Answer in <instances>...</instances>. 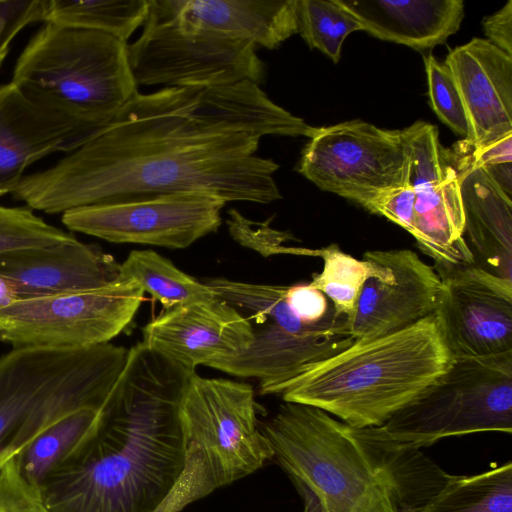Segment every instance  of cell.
<instances>
[{
    "instance_id": "obj_1",
    "label": "cell",
    "mask_w": 512,
    "mask_h": 512,
    "mask_svg": "<svg viewBox=\"0 0 512 512\" xmlns=\"http://www.w3.org/2000/svg\"><path fill=\"white\" fill-rule=\"evenodd\" d=\"M316 130L253 82L137 92L57 163L25 175L10 195L48 214L175 193L269 204L282 198L273 177L279 165L257 155L260 139L311 138Z\"/></svg>"
},
{
    "instance_id": "obj_2",
    "label": "cell",
    "mask_w": 512,
    "mask_h": 512,
    "mask_svg": "<svg viewBox=\"0 0 512 512\" xmlns=\"http://www.w3.org/2000/svg\"><path fill=\"white\" fill-rule=\"evenodd\" d=\"M192 374L142 342L129 348L96 433L38 487L48 512H157L184 467Z\"/></svg>"
},
{
    "instance_id": "obj_3",
    "label": "cell",
    "mask_w": 512,
    "mask_h": 512,
    "mask_svg": "<svg viewBox=\"0 0 512 512\" xmlns=\"http://www.w3.org/2000/svg\"><path fill=\"white\" fill-rule=\"evenodd\" d=\"M438 313L351 346L291 380L284 402L319 408L353 428L380 427L452 364Z\"/></svg>"
},
{
    "instance_id": "obj_4",
    "label": "cell",
    "mask_w": 512,
    "mask_h": 512,
    "mask_svg": "<svg viewBox=\"0 0 512 512\" xmlns=\"http://www.w3.org/2000/svg\"><path fill=\"white\" fill-rule=\"evenodd\" d=\"M260 427L303 498V512H400L384 469L355 428L294 402Z\"/></svg>"
},
{
    "instance_id": "obj_5",
    "label": "cell",
    "mask_w": 512,
    "mask_h": 512,
    "mask_svg": "<svg viewBox=\"0 0 512 512\" xmlns=\"http://www.w3.org/2000/svg\"><path fill=\"white\" fill-rule=\"evenodd\" d=\"M11 81L39 105L97 128L138 92L126 42L50 22L18 56Z\"/></svg>"
},
{
    "instance_id": "obj_6",
    "label": "cell",
    "mask_w": 512,
    "mask_h": 512,
    "mask_svg": "<svg viewBox=\"0 0 512 512\" xmlns=\"http://www.w3.org/2000/svg\"><path fill=\"white\" fill-rule=\"evenodd\" d=\"M179 420L184 467L157 512H180L273 458L248 383L193 373L181 398Z\"/></svg>"
},
{
    "instance_id": "obj_7",
    "label": "cell",
    "mask_w": 512,
    "mask_h": 512,
    "mask_svg": "<svg viewBox=\"0 0 512 512\" xmlns=\"http://www.w3.org/2000/svg\"><path fill=\"white\" fill-rule=\"evenodd\" d=\"M205 284L220 299L248 313L253 325L249 347L207 366L256 378L262 395L280 394L291 380L345 350L355 341L349 320L335 314L322 321L302 318L287 299L288 285L255 284L222 277Z\"/></svg>"
},
{
    "instance_id": "obj_8",
    "label": "cell",
    "mask_w": 512,
    "mask_h": 512,
    "mask_svg": "<svg viewBox=\"0 0 512 512\" xmlns=\"http://www.w3.org/2000/svg\"><path fill=\"white\" fill-rule=\"evenodd\" d=\"M382 432L412 448L477 432H512V352L454 355L447 371L398 411Z\"/></svg>"
},
{
    "instance_id": "obj_9",
    "label": "cell",
    "mask_w": 512,
    "mask_h": 512,
    "mask_svg": "<svg viewBox=\"0 0 512 512\" xmlns=\"http://www.w3.org/2000/svg\"><path fill=\"white\" fill-rule=\"evenodd\" d=\"M255 47L182 23L169 0H148L142 33L127 44V54L137 86L260 85L266 73Z\"/></svg>"
},
{
    "instance_id": "obj_10",
    "label": "cell",
    "mask_w": 512,
    "mask_h": 512,
    "mask_svg": "<svg viewBox=\"0 0 512 512\" xmlns=\"http://www.w3.org/2000/svg\"><path fill=\"white\" fill-rule=\"evenodd\" d=\"M144 296L132 280L27 299L0 308V341L13 348H85L109 343L132 322Z\"/></svg>"
},
{
    "instance_id": "obj_11",
    "label": "cell",
    "mask_w": 512,
    "mask_h": 512,
    "mask_svg": "<svg viewBox=\"0 0 512 512\" xmlns=\"http://www.w3.org/2000/svg\"><path fill=\"white\" fill-rule=\"evenodd\" d=\"M297 170L321 190L366 209L382 192L407 183L408 158L400 130L351 120L318 127Z\"/></svg>"
},
{
    "instance_id": "obj_12",
    "label": "cell",
    "mask_w": 512,
    "mask_h": 512,
    "mask_svg": "<svg viewBox=\"0 0 512 512\" xmlns=\"http://www.w3.org/2000/svg\"><path fill=\"white\" fill-rule=\"evenodd\" d=\"M225 204L206 194H165L72 209L61 221L71 231L112 243L182 249L217 231Z\"/></svg>"
},
{
    "instance_id": "obj_13",
    "label": "cell",
    "mask_w": 512,
    "mask_h": 512,
    "mask_svg": "<svg viewBox=\"0 0 512 512\" xmlns=\"http://www.w3.org/2000/svg\"><path fill=\"white\" fill-rule=\"evenodd\" d=\"M439 275L443 289L437 313L453 355L512 352V281L475 264Z\"/></svg>"
},
{
    "instance_id": "obj_14",
    "label": "cell",
    "mask_w": 512,
    "mask_h": 512,
    "mask_svg": "<svg viewBox=\"0 0 512 512\" xmlns=\"http://www.w3.org/2000/svg\"><path fill=\"white\" fill-rule=\"evenodd\" d=\"M385 272L368 278L349 322L355 340L395 333L435 314L442 295L436 269L409 249L375 250Z\"/></svg>"
},
{
    "instance_id": "obj_15",
    "label": "cell",
    "mask_w": 512,
    "mask_h": 512,
    "mask_svg": "<svg viewBox=\"0 0 512 512\" xmlns=\"http://www.w3.org/2000/svg\"><path fill=\"white\" fill-rule=\"evenodd\" d=\"M103 344L85 348H12L0 356V466L24 430Z\"/></svg>"
},
{
    "instance_id": "obj_16",
    "label": "cell",
    "mask_w": 512,
    "mask_h": 512,
    "mask_svg": "<svg viewBox=\"0 0 512 512\" xmlns=\"http://www.w3.org/2000/svg\"><path fill=\"white\" fill-rule=\"evenodd\" d=\"M152 351L195 373L198 366L247 349L252 322L217 296L165 310L142 329Z\"/></svg>"
},
{
    "instance_id": "obj_17",
    "label": "cell",
    "mask_w": 512,
    "mask_h": 512,
    "mask_svg": "<svg viewBox=\"0 0 512 512\" xmlns=\"http://www.w3.org/2000/svg\"><path fill=\"white\" fill-rule=\"evenodd\" d=\"M97 129L39 105L12 81L0 85V197L10 195L30 165L74 150Z\"/></svg>"
},
{
    "instance_id": "obj_18",
    "label": "cell",
    "mask_w": 512,
    "mask_h": 512,
    "mask_svg": "<svg viewBox=\"0 0 512 512\" xmlns=\"http://www.w3.org/2000/svg\"><path fill=\"white\" fill-rule=\"evenodd\" d=\"M120 265L99 247L75 238L0 253V279L17 300L27 299L104 287L119 279Z\"/></svg>"
},
{
    "instance_id": "obj_19",
    "label": "cell",
    "mask_w": 512,
    "mask_h": 512,
    "mask_svg": "<svg viewBox=\"0 0 512 512\" xmlns=\"http://www.w3.org/2000/svg\"><path fill=\"white\" fill-rule=\"evenodd\" d=\"M469 125L466 148H481L512 133V57L486 39L451 50L444 62Z\"/></svg>"
},
{
    "instance_id": "obj_20",
    "label": "cell",
    "mask_w": 512,
    "mask_h": 512,
    "mask_svg": "<svg viewBox=\"0 0 512 512\" xmlns=\"http://www.w3.org/2000/svg\"><path fill=\"white\" fill-rule=\"evenodd\" d=\"M457 169L464 211V238L474 264L512 281V201L478 167L461 160Z\"/></svg>"
},
{
    "instance_id": "obj_21",
    "label": "cell",
    "mask_w": 512,
    "mask_h": 512,
    "mask_svg": "<svg viewBox=\"0 0 512 512\" xmlns=\"http://www.w3.org/2000/svg\"><path fill=\"white\" fill-rule=\"evenodd\" d=\"M182 23L275 49L298 33L296 0H169Z\"/></svg>"
},
{
    "instance_id": "obj_22",
    "label": "cell",
    "mask_w": 512,
    "mask_h": 512,
    "mask_svg": "<svg viewBox=\"0 0 512 512\" xmlns=\"http://www.w3.org/2000/svg\"><path fill=\"white\" fill-rule=\"evenodd\" d=\"M363 31L385 41L425 50L456 33L464 17L462 0H335Z\"/></svg>"
},
{
    "instance_id": "obj_23",
    "label": "cell",
    "mask_w": 512,
    "mask_h": 512,
    "mask_svg": "<svg viewBox=\"0 0 512 512\" xmlns=\"http://www.w3.org/2000/svg\"><path fill=\"white\" fill-rule=\"evenodd\" d=\"M360 440L384 469L400 512H412L435 495L451 474L417 448L389 439L380 427L355 428Z\"/></svg>"
},
{
    "instance_id": "obj_24",
    "label": "cell",
    "mask_w": 512,
    "mask_h": 512,
    "mask_svg": "<svg viewBox=\"0 0 512 512\" xmlns=\"http://www.w3.org/2000/svg\"><path fill=\"white\" fill-rule=\"evenodd\" d=\"M103 408H78L37 434L15 456L24 477L38 488L53 470L96 433L102 420Z\"/></svg>"
},
{
    "instance_id": "obj_25",
    "label": "cell",
    "mask_w": 512,
    "mask_h": 512,
    "mask_svg": "<svg viewBox=\"0 0 512 512\" xmlns=\"http://www.w3.org/2000/svg\"><path fill=\"white\" fill-rule=\"evenodd\" d=\"M412 512H512V464L508 461L470 476L451 475Z\"/></svg>"
},
{
    "instance_id": "obj_26",
    "label": "cell",
    "mask_w": 512,
    "mask_h": 512,
    "mask_svg": "<svg viewBox=\"0 0 512 512\" xmlns=\"http://www.w3.org/2000/svg\"><path fill=\"white\" fill-rule=\"evenodd\" d=\"M119 278L136 282L164 310L216 297L204 282L184 273L153 250L131 251L120 265Z\"/></svg>"
},
{
    "instance_id": "obj_27",
    "label": "cell",
    "mask_w": 512,
    "mask_h": 512,
    "mask_svg": "<svg viewBox=\"0 0 512 512\" xmlns=\"http://www.w3.org/2000/svg\"><path fill=\"white\" fill-rule=\"evenodd\" d=\"M147 11L148 0H48L44 22L106 33L127 43Z\"/></svg>"
},
{
    "instance_id": "obj_28",
    "label": "cell",
    "mask_w": 512,
    "mask_h": 512,
    "mask_svg": "<svg viewBox=\"0 0 512 512\" xmlns=\"http://www.w3.org/2000/svg\"><path fill=\"white\" fill-rule=\"evenodd\" d=\"M312 256L323 259V269L313 276L309 285L322 292L335 311L349 322L353 318L357 301L365 281L385 272L384 265L371 251L359 260L343 252L337 244L314 249Z\"/></svg>"
},
{
    "instance_id": "obj_29",
    "label": "cell",
    "mask_w": 512,
    "mask_h": 512,
    "mask_svg": "<svg viewBox=\"0 0 512 512\" xmlns=\"http://www.w3.org/2000/svg\"><path fill=\"white\" fill-rule=\"evenodd\" d=\"M298 33L312 49L337 63L346 37L362 30L359 21L335 0H296Z\"/></svg>"
},
{
    "instance_id": "obj_30",
    "label": "cell",
    "mask_w": 512,
    "mask_h": 512,
    "mask_svg": "<svg viewBox=\"0 0 512 512\" xmlns=\"http://www.w3.org/2000/svg\"><path fill=\"white\" fill-rule=\"evenodd\" d=\"M407 158V185L415 191L443 181L453 170L442 150L435 125L418 121L400 130Z\"/></svg>"
},
{
    "instance_id": "obj_31",
    "label": "cell",
    "mask_w": 512,
    "mask_h": 512,
    "mask_svg": "<svg viewBox=\"0 0 512 512\" xmlns=\"http://www.w3.org/2000/svg\"><path fill=\"white\" fill-rule=\"evenodd\" d=\"M76 237L47 223L27 206L0 205V253L68 242Z\"/></svg>"
},
{
    "instance_id": "obj_32",
    "label": "cell",
    "mask_w": 512,
    "mask_h": 512,
    "mask_svg": "<svg viewBox=\"0 0 512 512\" xmlns=\"http://www.w3.org/2000/svg\"><path fill=\"white\" fill-rule=\"evenodd\" d=\"M425 69L431 107L443 123L466 139L468 120L449 68L429 55L425 58Z\"/></svg>"
},
{
    "instance_id": "obj_33",
    "label": "cell",
    "mask_w": 512,
    "mask_h": 512,
    "mask_svg": "<svg viewBox=\"0 0 512 512\" xmlns=\"http://www.w3.org/2000/svg\"><path fill=\"white\" fill-rule=\"evenodd\" d=\"M0 512H48L38 488L24 477L15 457L0 466Z\"/></svg>"
},
{
    "instance_id": "obj_34",
    "label": "cell",
    "mask_w": 512,
    "mask_h": 512,
    "mask_svg": "<svg viewBox=\"0 0 512 512\" xmlns=\"http://www.w3.org/2000/svg\"><path fill=\"white\" fill-rule=\"evenodd\" d=\"M48 0H0V68L14 38L27 26L46 18Z\"/></svg>"
},
{
    "instance_id": "obj_35",
    "label": "cell",
    "mask_w": 512,
    "mask_h": 512,
    "mask_svg": "<svg viewBox=\"0 0 512 512\" xmlns=\"http://www.w3.org/2000/svg\"><path fill=\"white\" fill-rule=\"evenodd\" d=\"M415 200V190L405 184L382 192L366 210L384 216L413 236Z\"/></svg>"
},
{
    "instance_id": "obj_36",
    "label": "cell",
    "mask_w": 512,
    "mask_h": 512,
    "mask_svg": "<svg viewBox=\"0 0 512 512\" xmlns=\"http://www.w3.org/2000/svg\"><path fill=\"white\" fill-rule=\"evenodd\" d=\"M483 28L488 41L512 57V0L487 17Z\"/></svg>"
},
{
    "instance_id": "obj_37",
    "label": "cell",
    "mask_w": 512,
    "mask_h": 512,
    "mask_svg": "<svg viewBox=\"0 0 512 512\" xmlns=\"http://www.w3.org/2000/svg\"><path fill=\"white\" fill-rule=\"evenodd\" d=\"M469 163L478 168L512 163V133L481 148L472 150Z\"/></svg>"
},
{
    "instance_id": "obj_38",
    "label": "cell",
    "mask_w": 512,
    "mask_h": 512,
    "mask_svg": "<svg viewBox=\"0 0 512 512\" xmlns=\"http://www.w3.org/2000/svg\"><path fill=\"white\" fill-rule=\"evenodd\" d=\"M15 300H17V298L13 292L6 285V283L0 279V308L10 304Z\"/></svg>"
}]
</instances>
